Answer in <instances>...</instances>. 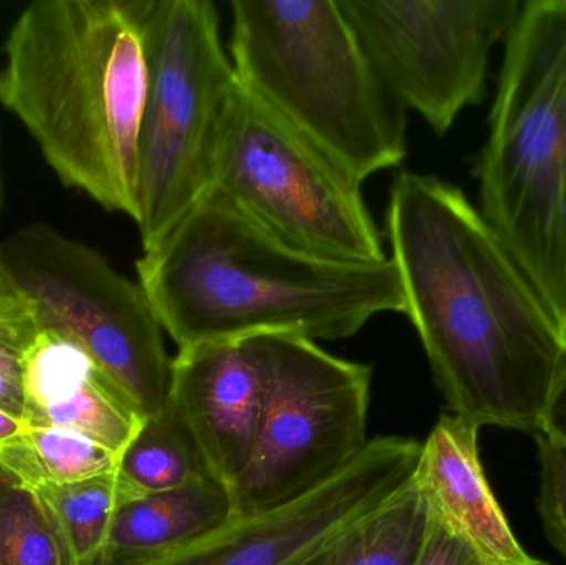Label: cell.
<instances>
[{"mask_svg":"<svg viewBox=\"0 0 566 565\" xmlns=\"http://www.w3.org/2000/svg\"><path fill=\"white\" fill-rule=\"evenodd\" d=\"M0 565H65L39 501L13 478L0 484Z\"/></svg>","mask_w":566,"mask_h":565,"instance_id":"ffe728a7","label":"cell"},{"mask_svg":"<svg viewBox=\"0 0 566 565\" xmlns=\"http://www.w3.org/2000/svg\"><path fill=\"white\" fill-rule=\"evenodd\" d=\"M537 565H547V564H545V563H542V561H541V563H538Z\"/></svg>","mask_w":566,"mask_h":565,"instance_id":"83f0119b","label":"cell"},{"mask_svg":"<svg viewBox=\"0 0 566 565\" xmlns=\"http://www.w3.org/2000/svg\"><path fill=\"white\" fill-rule=\"evenodd\" d=\"M146 85L143 0H36L3 43V108L63 185L133 221Z\"/></svg>","mask_w":566,"mask_h":565,"instance_id":"3957f363","label":"cell"},{"mask_svg":"<svg viewBox=\"0 0 566 565\" xmlns=\"http://www.w3.org/2000/svg\"><path fill=\"white\" fill-rule=\"evenodd\" d=\"M411 565H494L429 511L424 540Z\"/></svg>","mask_w":566,"mask_h":565,"instance_id":"7402d4cb","label":"cell"},{"mask_svg":"<svg viewBox=\"0 0 566 565\" xmlns=\"http://www.w3.org/2000/svg\"><path fill=\"white\" fill-rule=\"evenodd\" d=\"M232 491L212 477L119 504L96 565L151 559L202 536L234 516Z\"/></svg>","mask_w":566,"mask_h":565,"instance_id":"9a60e30c","label":"cell"},{"mask_svg":"<svg viewBox=\"0 0 566 565\" xmlns=\"http://www.w3.org/2000/svg\"><path fill=\"white\" fill-rule=\"evenodd\" d=\"M118 454L60 428H25L0 443V467L20 484H72L113 474Z\"/></svg>","mask_w":566,"mask_h":565,"instance_id":"ac0fdd59","label":"cell"},{"mask_svg":"<svg viewBox=\"0 0 566 565\" xmlns=\"http://www.w3.org/2000/svg\"><path fill=\"white\" fill-rule=\"evenodd\" d=\"M0 275L29 302L39 331L78 345L143 420L166 410L172 358L138 282L46 224L0 241Z\"/></svg>","mask_w":566,"mask_h":565,"instance_id":"52a82bcc","label":"cell"},{"mask_svg":"<svg viewBox=\"0 0 566 565\" xmlns=\"http://www.w3.org/2000/svg\"><path fill=\"white\" fill-rule=\"evenodd\" d=\"M62 550L65 565H96L118 510L116 477L30 488Z\"/></svg>","mask_w":566,"mask_h":565,"instance_id":"d6986e66","label":"cell"},{"mask_svg":"<svg viewBox=\"0 0 566 565\" xmlns=\"http://www.w3.org/2000/svg\"><path fill=\"white\" fill-rule=\"evenodd\" d=\"M166 407L208 473L234 490L251 463L262 410L261 375L245 338L179 350Z\"/></svg>","mask_w":566,"mask_h":565,"instance_id":"7c38bea8","label":"cell"},{"mask_svg":"<svg viewBox=\"0 0 566 565\" xmlns=\"http://www.w3.org/2000/svg\"><path fill=\"white\" fill-rule=\"evenodd\" d=\"M544 433L566 440V375L552 400Z\"/></svg>","mask_w":566,"mask_h":565,"instance_id":"d4e9b609","label":"cell"},{"mask_svg":"<svg viewBox=\"0 0 566 565\" xmlns=\"http://www.w3.org/2000/svg\"><path fill=\"white\" fill-rule=\"evenodd\" d=\"M22 358L25 428H60L122 454L143 418L109 387L92 358L69 338L39 331Z\"/></svg>","mask_w":566,"mask_h":565,"instance_id":"4fadbf2b","label":"cell"},{"mask_svg":"<svg viewBox=\"0 0 566 565\" xmlns=\"http://www.w3.org/2000/svg\"><path fill=\"white\" fill-rule=\"evenodd\" d=\"M0 209H2V178H0Z\"/></svg>","mask_w":566,"mask_h":565,"instance_id":"4316f807","label":"cell"},{"mask_svg":"<svg viewBox=\"0 0 566 565\" xmlns=\"http://www.w3.org/2000/svg\"><path fill=\"white\" fill-rule=\"evenodd\" d=\"M119 504L211 477L189 435L166 410L143 421L115 471ZM118 504V506H119Z\"/></svg>","mask_w":566,"mask_h":565,"instance_id":"2e32d148","label":"cell"},{"mask_svg":"<svg viewBox=\"0 0 566 565\" xmlns=\"http://www.w3.org/2000/svg\"><path fill=\"white\" fill-rule=\"evenodd\" d=\"M9 478H12V477H10V474H9V473H7V471H6V470H3V468H2V467H0V484H2V483H3V481L9 480Z\"/></svg>","mask_w":566,"mask_h":565,"instance_id":"484cf974","label":"cell"},{"mask_svg":"<svg viewBox=\"0 0 566 565\" xmlns=\"http://www.w3.org/2000/svg\"><path fill=\"white\" fill-rule=\"evenodd\" d=\"M143 29L148 85L135 224L148 251L211 191L239 79L211 0H143Z\"/></svg>","mask_w":566,"mask_h":565,"instance_id":"8992f818","label":"cell"},{"mask_svg":"<svg viewBox=\"0 0 566 565\" xmlns=\"http://www.w3.org/2000/svg\"><path fill=\"white\" fill-rule=\"evenodd\" d=\"M428 521V503L412 481L395 500L302 565H411Z\"/></svg>","mask_w":566,"mask_h":565,"instance_id":"e0dca14e","label":"cell"},{"mask_svg":"<svg viewBox=\"0 0 566 565\" xmlns=\"http://www.w3.org/2000/svg\"><path fill=\"white\" fill-rule=\"evenodd\" d=\"M245 342L261 375V423L232 498L235 513H258L302 496L361 453L373 372L298 335Z\"/></svg>","mask_w":566,"mask_h":565,"instance_id":"9c48e42d","label":"cell"},{"mask_svg":"<svg viewBox=\"0 0 566 565\" xmlns=\"http://www.w3.org/2000/svg\"><path fill=\"white\" fill-rule=\"evenodd\" d=\"M421 441L373 438L345 468L302 496L235 513L185 546L128 565H302L415 481Z\"/></svg>","mask_w":566,"mask_h":565,"instance_id":"8fae6325","label":"cell"},{"mask_svg":"<svg viewBox=\"0 0 566 565\" xmlns=\"http://www.w3.org/2000/svg\"><path fill=\"white\" fill-rule=\"evenodd\" d=\"M0 410L22 421V358L20 352L3 344H0Z\"/></svg>","mask_w":566,"mask_h":565,"instance_id":"cb8c5ba5","label":"cell"},{"mask_svg":"<svg viewBox=\"0 0 566 565\" xmlns=\"http://www.w3.org/2000/svg\"><path fill=\"white\" fill-rule=\"evenodd\" d=\"M505 59L479 158L481 212L566 332V0H531Z\"/></svg>","mask_w":566,"mask_h":565,"instance_id":"5b68a950","label":"cell"},{"mask_svg":"<svg viewBox=\"0 0 566 565\" xmlns=\"http://www.w3.org/2000/svg\"><path fill=\"white\" fill-rule=\"evenodd\" d=\"M361 185L239 82L211 191L298 251L379 264L389 255Z\"/></svg>","mask_w":566,"mask_h":565,"instance_id":"ba28073f","label":"cell"},{"mask_svg":"<svg viewBox=\"0 0 566 565\" xmlns=\"http://www.w3.org/2000/svg\"><path fill=\"white\" fill-rule=\"evenodd\" d=\"M385 226L405 315L452 415L544 433L565 338L501 236L461 189L411 171L392 181Z\"/></svg>","mask_w":566,"mask_h":565,"instance_id":"6da1fadb","label":"cell"},{"mask_svg":"<svg viewBox=\"0 0 566 565\" xmlns=\"http://www.w3.org/2000/svg\"><path fill=\"white\" fill-rule=\"evenodd\" d=\"M535 440L542 483L538 511L548 540L566 557V440L548 433Z\"/></svg>","mask_w":566,"mask_h":565,"instance_id":"44dd1931","label":"cell"},{"mask_svg":"<svg viewBox=\"0 0 566 565\" xmlns=\"http://www.w3.org/2000/svg\"><path fill=\"white\" fill-rule=\"evenodd\" d=\"M138 284L179 350L255 335L343 341L405 314L391 258L348 264L283 242L218 191L136 262Z\"/></svg>","mask_w":566,"mask_h":565,"instance_id":"7a4b0ae2","label":"cell"},{"mask_svg":"<svg viewBox=\"0 0 566 565\" xmlns=\"http://www.w3.org/2000/svg\"><path fill=\"white\" fill-rule=\"evenodd\" d=\"M239 82L359 181L408 155L405 108L338 0H232Z\"/></svg>","mask_w":566,"mask_h":565,"instance_id":"277c9868","label":"cell"},{"mask_svg":"<svg viewBox=\"0 0 566 565\" xmlns=\"http://www.w3.org/2000/svg\"><path fill=\"white\" fill-rule=\"evenodd\" d=\"M392 98L446 135L485 98L495 43L521 13L518 0H338Z\"/></svg>","mask_w":566,"mask_h":565,"instance_id":"30bf717a","label":"cell"},{"mask_svg":"<svg viewBox=\"0 0 566 565\" xmlns=\"http://www.w3.org/2000/svg\"><path fill=\"white\" fill-rule=\"evenodd\" d=\"M565 344H566V332H565Z\"/></svg>","mask_w":566,"mask_h":565,"instance_id":"f1b7e54d","label":"cell"},{"mask_svg":"<svg viewBox=\"0 0 566 565\" xmlns=\"http://www.w3.org/2000/svg\"><path fill=\"white\" fill-rule=\"evenodd\" d=\"M36 334L39 327L29 302L0 275V344L22 354Z\"/></svg>","mask_w":566,"mask_h":565,"instance_id":"603a6c76","label":"cell"},{"mask_svg":"<svg viewBox=\"0 0 566 565\" xmlns=\"http://www.w3.org/2000/svg\"><path fill=\"white\" fill-rule=\"evenodd\" d=\"M478 425L441 415L426 438L415 484L429 511L494 565H537L518 544L479 454Z\"/></svg>","mask_w":566,"mask_h":565,"instance_id":"5bb4252c","label":"cell"}]
</instances>
